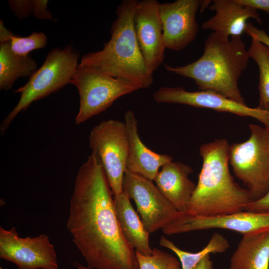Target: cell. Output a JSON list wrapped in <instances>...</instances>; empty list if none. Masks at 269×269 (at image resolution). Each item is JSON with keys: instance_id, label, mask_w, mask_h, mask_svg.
Masks as SVG:
<instances>
[{"instance_id": "1", "label": "cell", "mask_w": 269, "mask_h": 269, "mask_svg": "<svg viewBox=\"0 0 269 269\" xmlns=\"http://www.w3.org/2000/svg\"><path fill=\"white\" fill-rule=\"evenodd\" d=\"M107 178L92 152L79 167L67 228L91 269H139L136 252L123 236Z\"/></svg>"}, {"instance_id": "2", "label": "cell", "mask_w": 269, "mask_h": 269, "mask_svg": "<svg viewBox=\"0 0 269 269\" xmlns=\"http://www.w3.org/2000/svg\"><path fill=\"white\" fill-rule=\"evenodd\" d=\"M138 0H123L116 9L108 41L103 48L84 55L79 65L115 78L126 80L140 89L150 87L153 74L148 69L136 38L134 15Z\"/></svg>"}, {"instance_id": "3", "label": "cell", "mask_w": 269, "mask_h": 269, "mask_svg": "<svg viewBox=\"0 0 269 269\" xmlns=\"http://www.w3.org/2000/svg\"><path fill=\"white\" fill-rule=\"evenodd\" d=\"M230 145L225 139L202 145V166L189 202V214L214 216L244 210L252 201L247 189L235 182L229 168Z\"/></svg>"}, {"instance_id": "4", "label": "cell", "mask_w": 269, "mask_h": 269, "mask_svg": "<svg viewBox=\"0 0 269 269\" xmlns=\"http://www.w3.org/2000/svg\"><path fill=\"white\" fill-rule=\"evenodd\" d=\"M249 58L241 37L227 39L213 32L206 39L203 53L198 59L184 66L164 64V67L169 72L193 79L199 90L214 91L246 104L238 81Z\"/></svg>"}, {"instance_id": "5", "label": "cell", "mask_w": 269, "mask_h": 269, "mask_svg": "<svg viewBox=\"0 0 269 269\" xmlns=\"http://www.w3.org/2000/svg\"><path fill=\"white\" fill-rule=\"evenodd\" d=\"M79 57L78 51L70 45L62 49L59 48L52 49L41 66L30 77L26 84L14 91L20 93V99L1 123L0 134H2L15 117L21 111L25 110L32 102L70 84L79 65Z\"/></svg>"}, {"instance_id": "6", "label": "cell", "mask_w": 269, "mask_h": 269, "mask_svg": "<svg viewBox=\"0 0 269 269\" xmlns=\"http://www.w3.org/2000/svg\"><path fill=\"white\" fill-rule=\"evenodd\" d=\"M249 127L250 136L246 141L230 145L229 162L252 201L269 191V130L256 124Z\"/></svg>"}, {"instance_id": "7", "label": "cell", "mask_w": 269, "mask_h": 269, "mask_svg": "<svg viewBox=\"0 0 269 269\" xmlns=\"http://www.w3.org/2000/svg\"><path fill=\"white\" fill-rule=\"evenodd\" d=\"M70 84L80 96L79 111L75 120L82 123L108 108L119 97L139 89L130 82L78 65Z\"/></svg>"}, {"instance_id": "8", "label": "cell", "mask_w": 269, "mask_h": 269, "mask_svg": "<svg viewBox=\"0 0 269 269\" xmlns=\"http://www.w3.org/2000/svg\"><path fill=\"white\" fill-rule=\"evenodd\" d=\"M89 147L98 157L114 196L121 193L127 170L128 140L124 122L103 120L89 136Z\"/></svg>"}, {"instance_id": "9", "label": "cell", "mask_w": 269, "mask_h": 269, "mask_svg": "<svg viewBox=\"0 0 269 269\" xmlns=\"http://www.w3.org/2000/svg\"><path fill=\"white\" fill-rule=\"evenodd\" d=\"M0 258L19 269H59L54 246L47 235L21 237L14 227H0Z\"/></svg>"}, {"instance_id": "10", "label": "cell", "mask_w": 269, "mask_h": 269, "mask_svg": "<svg viewBox=\"0 0 269 269\" xmlns=\"http://www.w3.org/2000/svg\"><path fill=\"white\" fill-rule=\"evenodd\" d=\"M152 182L127 170L123 182V191L135 202L137 212L149 233L162 229L179 213Z\"/></svg>"}, {"instance_id": "11", "label": "cell", "mask_w": 269, "mask_h": 269, "mask_svg": "<svg viewBox=\"0 0 269 269\" xmlns=\"http://www.w3.org/2000/svg\"><path fill=\"white\" fill-rule=\"evenodd\" d=\"M212 229L233 231L243 235L269 230V212H238L197 216L179 212L162 230L167 235Z\"/></svg>"}, {"instance_id": "12", "label": "cell", "mask_w": 269, "mask_h": 269, "mask_svg": "<svg viewBox=\"0 0 269 269\" xmlns=\"http://www.w3.org/2000/svg\"><path fill=\"white\" fill-rule=\"evenodd\" d=\"M158 103H177L219 112H228L256 119L269 130V112L257 107L252 108L217 92L209 90L188 91L182 87H163L153 94Z\"/></svg>"}, {"instance_id": "13", "label": "cell", "mask_w": 269, "mask_h": 269, "mask_svg": "<svg viewBox=\"0 0 269 269\" xmlns=\"http://www.w3.org/2000/svg\"><path fill=\"white\" fill-rule=\"evenodd\" d=\"M201 4L200 0H177L160 4L166 48L181 51L195 40L198 32L196 15Z\"/></svg>"}, {"instance_id": "14", "label": "cell", "mask_w": 269, "mask_h": 269, "mask_svg": "<svg viewBox=\"0 0 269 269\" xmlns=\"http://www.w3.org/2000/svg\"><path fill=\"white\" fill-rule=\"evenodd\" d=\"M156 0L138 1L134 15L137 42L148 70L153 73L163 62L166 48Z\"/></svg>"}, {"instance_id": "15", "label": "cell", "mask_w": 269, "mask_h": 269, "mask_svg": "<svg viewBox=\"0 0 269 269\" xmlns=\"http://www.w3.org/2000/svg\"><path fill=\"white\" fill-rule=\"evenodd\" d=\"M128 140L127 170L154 181L160 168L173 158L167 154L156 153L147 147L140 139L138 131V121L134 112L128 110L124 114Z\"/></svg>"}, {"instance_id": "16", "label": "cell", "mask_w": 269, "mask_h": 269, "mask_svg": "<svg viewBox=\"0 0 269 269\" xmlns=\"http://www.w3.org/2000/svg\"><path fill=\"white\" fill-rule=\"evenodd\" d=\"M209 8L215 14L205 21L202 27L212 30L225 38L241 37L250 18L262 22L256 10L242 5L238 0H212Z\"/></svg>"}, {"instance_id": "17", "label": "cell", "mask_w": 269, "mask_h": 269, "mask_svg": "<svg viewBox=\"0 0 269 269\" xmlns=\"http://www.w3.org/2000/svg\"><path fill=\"white\" fill-rule=\"evenodd\" d=\"M192 172L190 166L171 161L162 166L154 180L159 191L179 212H187L196 187L188 177Z\"/></svg>"}, {"instance_id": "18", "label": "cell", "mask_w": 269, "mask_h": 269, "mask_svg": "<svg viewBox=\"0 0 269 269\" xmlns=\"http://www.w3.org/2000/svg\"><path fill=\"white\" fill-rule=\"evenodd\" d=\"M113 199L116 215L125 239L135 251L144 255H151L153 249L149 243L150 233L133 208L127 194L123 191L114 196Z\"/></svg>"}, {"instance_id": "19", "label": "cell", "mask_w": 269, "mask_h": 269, "mask_svg": "<svg viewBox=\"0 0 269 269\" xmlns=\"http://www.w3.org/2000/svg\"><path fill=\"white\" fill-rule=\"evenodd\" d=\"M228 269H269V230L243 235Z\"/></svg>"}, {"instance_id": "20", "label": "cell", "mask_w": 269, "mask_h": 269, "mask_svg": "<svg viewBox=\"0 0 269 269\" xmlns=\"http://www.w3.org/2000/svg\"><path fill=\"white\" fill-rule=\"evenodd\" d=\"M37 69L36 61L29 55H17L11 50L9 42L0 43V90L10 89L17 79L30 77Z\"/></svg>"}, {"instance_id": "21", "label": "cell", "mask_w": 269, "mask_h": 269, "mask_svg": "<svg viewBox=\"0 0 269 269\" xmlns=\"http://www.w3.org/2000/svg\"><path fill=\"white\" fill-rule=\"evenodd\" d=\"M161 246L172 251L177 256L181 269H194L198 264L207 255L225 252L230 246L226 238L221 234L215 232L207 245L196 252H189L176 246L172 241L162 236L159 241Z\"/></svg>"}, {"instance_id": "22", "label": "cell", "mask_w": 269, "mask_h": 269, "mask_svg": "<svg viewBox=\"0 0 269 269\" xmlns=\"http://www.w3.org/2000/svg\"><path fill=\"white\" fill-rule=\"evenodd\" d=\"M250 58L256 63L259 69V105L257 108L269 112V48L252 39L248 49Z\"/></svg>"}, {"instance_id": "23", "label": "cell", "mask_w": 269, "mask_h": 269, "mask_svg": "<svg viewBox=\"0 0 269 269\" xmlns=\"http://www.w3.org/2000/svg\"><path fill=\"white\" fill-rule=\"evenodd\" d=\"M135 252L139 269H181L177 258L159 249L153 248L152 253L149 255Z\"/></svg>"}, {"instance_id": "24", "label": "cell", "mask_w": 269, "mask_h": 269, "mask_svg": "<svg viewBox=\"0 0 269 269\" xmlns=\"http://www.w3.org/2000/svg\"><path fill=\"white\" fill-rule=\"evenodd\" d=\"M47 42V37L43 32H33L26 37L14 35L9 43L13 53L20 56H27L30 52L44 47Z\"/></svg>"}, {"instance_id": "25", "label": "cell", "mask_w": 269, "mask_h": 269, "mask_svg": "<svg viewBox=\"0 0 269 269\" xmlns=\"http://www.w3.org/2000/svg\"><path fill=\"white\" fill-rule=\"evenodd\" d=\"M8 3L15 16L20 20L33 13V0H10Z\"/></svg>"}, {"instance_id": "26", "label": "cell", "mask_w": 269, "mask_h": 269, "mask_svg": "<svg viewBox=\"0 0 269 269\" xmlns=\"http://www.w3.org/2000/svg\"><path fill=\"white\" fill-rule=\"evenodd\" d=\"M33 0V11L32 14L35 17L39 19L54 20V18L47 9L48 0Z\"/></svg>"}, {"instance_id": "27", "label": "cell", "mask_w": 269, "mask_h": 269, "mask_svg": "<svg viewBox=\"0 0 269 269\" xmlns=\"http://www.w3.org/2000/svg\"><path fill=\"white\" fill-rule=\"evenodd\" d=\"M244 210L253 212H269V191L260 199L247 204Z\"/></svg>"}, {"instance_id": "28", "label": "cell", "mask_w": 269, "mask_h": 269, "mask_svg": "<svg viewBox=\"0 0 269 269\" xmlns=\"http://www.w3.org/2000/svg\"><path fill=\"white\" fill-rule=\"evenodd\" d=\"M245 33L269 48V35L263 29H260L254 26L252 23L248 22Z\"/></svg>"}, {"instance_id": "29", "label": "cell", "mask_w": 269, "mask_h": 269, "mask_svg": "<svg viewBox=\"0 0 269 269\" xmlns=\"http://www.w3.org/2000/svg\"><path fill=\"white\" fill-rule=\"evenodd\" d=\"M238 1L245 7L261 10L269 14V0H238Z\"/></svg>"}, {"instance_id": "30", "label": "cell", "mask_w": 269, "mask_h": 269, "mask_svg": "<svg viewBox=\"0 0 269 269\" xmlns=\"http://www.w3.org/2000/svg\"><path fill=\"white\" fill-rule=\"evenodd\" d=\"M14 34L4 25L2 21H0V43H4L9 42L11 38Z\"/></svg>"}, {"instance_id": "31", "label": "cell", "mask_w": 269, "mask_h": 269, "mask_svg": "<svg viewBox=\"0 0 269 269\" xmlns=\"http://www.w3.org/2000/svg\"><path fill=\"white\" fill-rule=\"evenodd\" d=\"M210 254L206 255L196 266L194 269H213Z\"/></svg>"}, {"instance_id": "32", "label": "cell", "mask_w": 269, "mask_h": 269, "mask_svg": "<svg viewBox=\"0 0 269 269\" xmlns=\"http://www.w3.org/2000/svg\"><path fill=\"white\" fill-rule=\"evenodd\" d=\"M74 265L77 268V269H91L87 266H85L77 262H74Z\"/></svg>"}, {"instance_id": "33", "label": "cell", "mask_w": 269, "mask_h": 269, "mask_svg": "<svg viewBox=\"0 0 269 269\" xmlns=\"http://www.w3.org/2000/svg\"><path fill=\"white\" fill-rule=\"evenodd\" d=\"M0 269H3L1 267H0Z\"/></svg>"}]
</instances>
